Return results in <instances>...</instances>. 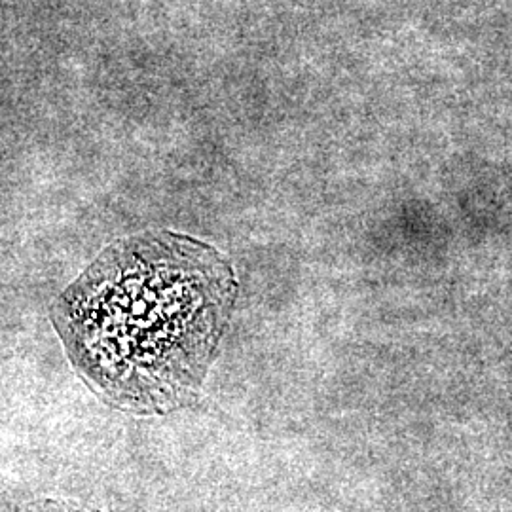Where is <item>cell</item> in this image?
<instances>
[{
	"label": "cell",
	"mask_w": 512,
	"mask_h": 512,
	"mask_svg": "<svg viewBox=\"0 0 512 512\" xmlns=\"http://www.w3.org/2000/svg\"><path fill=\"white\" fill-rule=\"evenodd\" d=\"M236 294L234 270L217 249L154 232L105 249L57 298L52 321L105 403L164 416L198 401Z\"/></svg>",
	"instance_id": "obj_1"
},
{
	"label": "cell",
	"mask_w": 512,
	"mask_h": 512,
	"mask_svg": "<svg viewBox=\"0 0 512 512\" xmlns=\"http://www.w3.org/2000/svg\"><path fill=\"white\" fill-rule=\"evenodd\" d=\"M14 512H93L88 509H80L76 505L71 503H63V501H50V499H44V501H33V503H27L23 507H19Z\"/></svg>",
	"instance_id": "obj_2"
}]
</instances>
